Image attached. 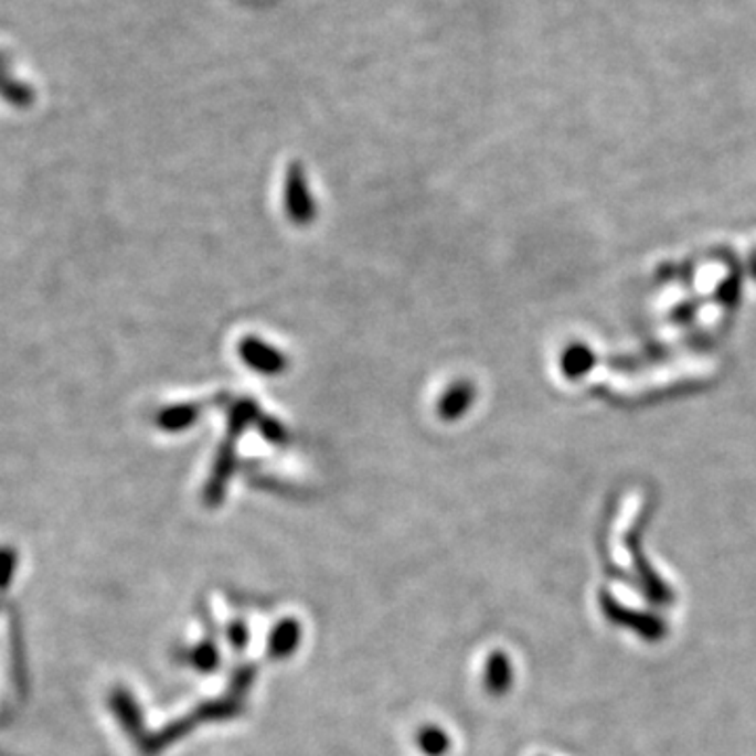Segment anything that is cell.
Wrapping results in <instances>:
<instances>
[]
</instances>
